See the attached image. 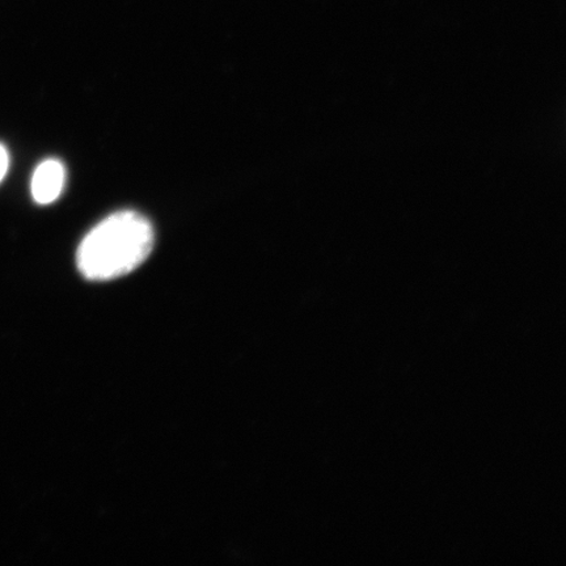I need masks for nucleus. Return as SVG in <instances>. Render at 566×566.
Returning <instances> with one entry per match:
<instances>
[{
    "instance_id": "nucleus-1",
    "label": "nucleus",
    "mask_w": 566,
    "mask_h": 566,
    "mask_svg": "<svg viewBox=\"0 0 566 566\" xmlns=\"http://www.w3.org/2000/svg\"><path fill=\"white\" fill-rule=\"evenodd\" d=\"M154 229L137 211L124 210L104 219L83 239L76 264L90 281H111L129 274L150 256Z\"/></svg>"
},
{
    "instance_id": "nucleus-2",
    "label": "nucleus",
    "mask_w": 566,
    "mask_h": 566,
    "mask_svg": "<svg viewBox=\"0 0 566 566\" xmlns=\"http://www.w3.org/2000/svg\"><path fill=\"white\" fill-rule=\"evenodd\" d=\"M66 182V168L59 159H46L34 169L31 192L34 202L49 205L62 195Z\"/></svg>"
},
{
    "instance_id": "nucleus-3",
    "label": "nucleus",
    "mask_w": 566,
    "mask_h": 566,
    "mask_svg": "<svg viewBox=\"0 0 566 566\" xmlns=\"http://www.w3.org/2000/svg\"><path fill=\"white\" fill-rule=\"evenodd\" d=\"M10 168V154L4 145L0 144V182L4 180Z\"/></svg>"
}]
</instances>
